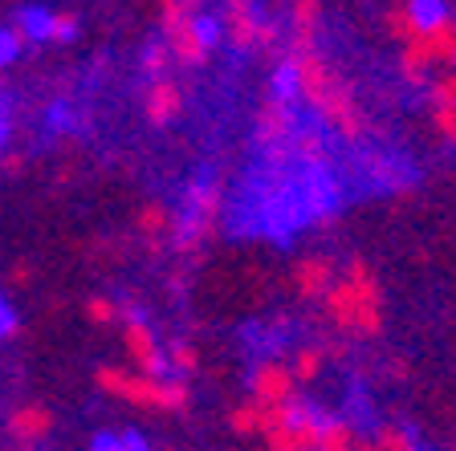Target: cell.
Here are the masks:
<instances>
[{"label":"cell","mask_w":456,"mask_h":451,"mask_svg":"<svg viewBox=\"0 0 456 451\" xmlns=\"http://www.w3.org/2000/svg\"><path fill=\"white\" fill-rule=\"evenodd\" d=\"M285 61L294 66L297 74V98L318 114V123L330 126L342 142H362L367 134V114H362L359 98L342 74L326 61L318 49H305V53H285Z\"/></svg>","instance_id":"6da1fadb"},{"label":"cell","mask_w":456,"mask_h":451,"mask_svg":"<svg viewBox=\"0 0 456 451\" xmlns=\"http://www.w3.org/2000/svg\"><path fill=\"white\" fill-rule=\"evenodd\" d=\"M94 386L114 403H126L134 411L151 415H183L191 407V386L188 378L175 374H142L134 366H118V362H102L94 370Z\"/></svg>","instance_id":"7a4b0ae2"},{"label":"cell","mask_w":456,"mask_h":451,"mask_svg":"<svg viewBox=\"0 0 456 451\" xmlns=\"http://www.w3.org/2000/svg\"><path fill=\"white\" fill-rule=\"evenodd\" d=\"M322 310H326V321H330L338 334H346V338L370 342L383 334V297L359 293L346 277H338V281L322 293Z\"/></svg>","instance_id":"3957f363"},{"label":"cell","mask_w":456,"mask_h":451,"mask_svg":"<svg viewBox=\"0 0 456 451\" xmlns=\"http://www.w3.org/2000/svg\"><path fill=\"white\" fill-rule=\"evenodd\" d=\"M220 212H224V183L220 179H200L188 188L180 212V228H175V253H196L200 245H208L220 228Z\"/></svg>","instance_id":"277c9868"},{"label":"cell","mask_w":456,"mask_h":451,"mask_svg":"<svg viewBox=\"0 0 456 451\" xmlns=\"http://www.w3.org/2000/svg\"><path fill=\"white\" fill-rule=\"evenodd\" d=\"M159 41L167 45L171 61L180 69H200L212 61V49L220 45V28H216V20H208V17H188V20H180V25L163 28Z\"/></svg>","instance_id":"5b68a950"},{"label":"cell","mask_w":456,"mask_h":451,"mask_svg":"<svg viewBox=\"0 0 456 451\" xmlns=\"http://www.w3.org/2000/svg\"><path fill=\"white\" fill-rule=\"evenodd\" d=\"M118 342H123V354L131 358L134 370H142V374H167V354H163L159 338H155L151 321L134 310V301H123Z\"/></svg>","instance_id":"8992f818"},{"label":"cell","mask_w":456,"mask_h":451,"mask_svg":"<svg viewBox=\"0 0 456 451\" xmlns=\"http://www.w3.org/2000/svg\"><path fill=\"white\" fill-rule=\"evenodd\" d=\"M53 431H57L53 407L37 403V399H20V403H12L4 411V439L17 451H37Z\"/></svg>","instance_id":"52a82bcc"},{"label":"cell","mask_w":456,"mask_h":451,"mask_svg":"<svg viewBox=\"0 0 456 451\" xmlns=\"http://www.w3.org/2000/svg\"><path fill=\"white\" fill-rule=\"evenodd\" d=\"M183 110H188V94H183V85L175 82V77L171 74L142 77V85H139L142 123L155 126V131H167V126H175L183 118Z\"/></svg>","instance_id":"ba28073f"},{"label":"cell","mask_w":456,"mask_h":451,"mask_svg":"<svg viewBox=\"0 0 456 451\" xmlns=\"http://www.w3.org/2000/svg\"><path fill=\"white\" fill-rule=\"evenodd\" d=\"M265 12L256 0H224L220 4V17H216V28H220V41L237 53H253L261 45V28H265Z\"/></svg>","instance_id":"9c48e42d"},{"label":"cell","mask_w":456,"mask_h":451,"mask_svg":"<svg viewBox=\"0 0 456 451\" xmlns=\"http://www.w3.org/2000/svg\"><path fill=\"white\" fill-rule=\"evenodd\" d=\"M318 431H322V415L294 403L289 423L269 427L261 439H265V451H318Z\"/></svg>","instance_id":"30bf717a"},{"label":"cell","mask_w":456,"mask_h":451,"mask_svg":"<svg viewBox=\"0 0 456 451\" xmlns=\"http://www.w3.org/2000/svg\"><path fill=\"white\" fill-rule=\"evenodd\" d=\"M297 131V110L294 102H285L277 94H265L256 102V114H253V139L256 147H281L289 142Z\"/></svg>","instance_id":"8fae6325"},{"label":"cell","mask_w":456,"mask_h":451,"mask_svg":"<svg viewBox=\"0 0 456 451\" xmlns=\"http://www.w3.org/2000/svg\"><path fill=\"white\" fill-rule=\"evenodd\" d=\"M131 228H134V236H139L142 245L151 248V253H159L163 245L175 240L180 212L167 207L163 199H142V204H134V212H131Z\"/></svg>","instance_id":"7c38bea8"},{"label":"cell","mask_w":456,"mask_h":451,"mask_svg":"<svg viewBox=\"0 0 456 451\" xmlns=\"http://www.w3.org/2000/svg\"><path fill=\"white\" fill-rule=\"evenodd\" d=\"M248 395L261 399V403H294L297 399V378L289 370V362H277V358H261L248 374Z\"/></svg>","instance_id":"4fadbf2b"},{"label":"cell","mask_w":456,"mask_h":451,"mask_svg":"<svg viewBox=\"0 0 456 451\" xmlns=\"http://www.w3.org/2000/svg\"><path fill=\"white\" fill-rule=\"evenodd\" d=\"M318 28H322V0H294L289 4V49L285 53L318 49Z\"/></svg>","instance_id":"5bb4252c"},{"label":"cell","mask_w":456,"mask_h":451,"mask_svg":"<svg viewBox=\"0 0 456 451\" xmlns=\"http://www.w3.org/2000/svg\"><path fill=\"white\" fill-rule=\"evenodd\" d=\"M334 281H338V277H334V261L322 253H310L294 264V289H297V297H305V301H318Z\"/></svg>","instance_id":"9a60e30c"},{"label":"cell","mask_w":456,"mask_h":451,"mask_svg":"<svg viewBox=\"0 0 456 451\" xmlns=\"http://www.w3.org/2000/svg\"><path fill=\"white\" fill-rule=\"evenodd\" d=\"M424 41H428V49H432V61H436V66H456V17L440 12L436 20H428Z\"/></svg>","instance_id":"2e32d148"},{"label":"cell","mask_w":456,"mask_h":451,"mask_svg":"<svg viewBox=\"0 0 456 451\" xmlns=\"http://www.w3.org/2000/svg\"><path fill=\"white\" fill-rule=\"evenodd\" d=\"M82 318H86V326L110 329L123 321V301H114L110 293H90V297L82 301Z\"/></svg>","instance_id":"e0dca14e"},{"label":"cell","mask_w":456,"mask_h":451,"mask_svg":"<svg viewBox=\"0 0 456 451\" xmlns=\"http://www.w3.org/2000/svg\"><path fill=\"white\" fill-rule=\"evenodd\" d=\"M383 25H387V33L399 41V45H408V41H416L419 33H424V20L416 17L411 4H391V9L383 12Z\"/></svg>","instance_id":"ac0fdd59"},{"label":"cell","mask_w":456,"mask_h":451,"mask_svg":"<svg viewBox=\"0 0 456 451\" xmlns=\"http://www.w3.org/2000/svg\"><path fill=\"white\" fill-rule=\"evenodd\" d=\"M77 37V12L69 9H49L41 12V41L49 45H66V41Z\"/></svg>","instance_id":"d6986e66"},{"label":"cell","mask_w":456,"mask_h":451,"mask_svg":"<svg viewBox=\"0 0 456 451\" xmlns=\"http://www.w3.org/2000/svg\"><path fill=\"white\" fill-rule=\"evenodd\" d=\"M151 12L163 33V28L180 25V20H188V17H204V0H151Z\"/></svg>","instance_id":"ffe728a7"},{"label":"cell","mask_w":456,"mask_h":451,"mask_svg":"<svg viewBox=\"0 0 456 451\" xmlns=\"http://www.w3.org/2000/svg\"><path fill=\"white\" fill-rule=\"evenodd\" d=\"M289 370H294L297 386L318 383V378H322V370H326V350H318V346H302V350L294 354V362H289Z\"/></svg>","instance_id":"44dd1931"},{"label":"cell","mask_w":456,"mask_h":451,"mask_svg":"<svg viewBox=\"0 0 456 451\" xmlns=\"http://www.w3.org/2000/svg\"><path fill=\"white\" fill-rule=\"evenodd\" d=\"M354 427L346 419H322V431H318V451H351L354 447Z\"/></svg>","instance_id":"7402d4cb"},{"label":"cell","mask_w":456,"mask_h":451,"mask_svg":"<svg viewBox=\"0 0 456 451\" xmlns=\"http://www.w3.org/2000/svg\"><path fill=\"white\" fill-rule=\"evenodd\" d=\"M163 354H167V374L175 378H191L200 370V350L191 342H171Z\"/></svg>","instance_id":"603a6c76"},{"label":"cell","mask_w":456,"mask_h":451,"mask_svg":"<svg viewBox=\"0 0 456 451\" xmlns=\"http://www.w3.org/2000/svg\"><path fill=\"white\" fill-rule=\"evenodd\" d=\"M375 447L379 451H419V443L411 439V431L408 427H399V423H383V427H375Z\"/></svg>","instance_id":"cb8c5ba5"},{"label":"cell","mask_w":456,"mask_h":451,"mask_svg":"<svg viewBox=\"0 0 456 451\" xmlns=\"http://www.w3.org/2000/svg\"><path fill=\"white\" fill-rule=\"evenodd\" d=\"M297 163H330L326 159V134L322 131H294Z\"/></svg>","instance_id":"d4e9b609"},{"label":"cell","mask_w":456,"mask_h":451,"mask_svg":"<svg viewBox=\"0 0 456 451\" xmlns=\"http://www.w3.org/2000/svg\"><path fill=\"white\" fill-rule=\"evenodd\" d=\"M37 285V264L28 261V256H17V261H9V269H4V289L9 293H25Z\"/></svg>","instance_id":"484cf974"},{"label":"cell","mask_w":456,"mask_h":451,"mask_svg":"<svg viewBox=\"0 0 456 451\" xmlns=\"http://www.w3.org/2000/svg\"><path fill=\"white\" fill-rule=\"evenodd\" d=\"M171 53H167V45L163 41H151V45L139 53V69H142V77H163V74H171Z\"/></svg>","instance_id":"4316f807"},{"label":"cell","mask_w":456,"mask_h":451,"mask_svg":"<svg viewBox=\"0 0 456 451\" xmlns=\"http://www.w3.org/2000/svg\"><path fill=\"white\" fill-rule=\"evenodd\" d=\"M432 102L444 106V110H456V69H448V74H440L436 82H432Z\"/></svg>","instance_id":"83f0119b"},{"label":"cell","mask_w":456,"mask_h":451,"mask_svg":"<svg viewBox=\"0 0 456 451\" xmlns=\"http://www.w3.org/2000/svg\"><path fill=\"white\" fill-rule=\"evenodd\" d=\"M411 9H416V17L428 25V20H436L440 12H444V4H440V0H411Z\"/></svg>","instance_id":"f1b7e54d"},{"label":"cell","mask_w":456,"mask_h":451,"mask_svg":"<svg viewBox=\"0 0 456 451\" xmlns=\"http://www.w3.org/2000/svg\"><path fill=\"white\" fill-rule=\"evenodd\" d=\"M118 451H147V443H142L139 435H123V439H118Z\"/></svg>","instance_id":"f546056e"},{"label":"cell","mask_w":456,"mask_h":451,"mask_svg":"<svg viewBox=\"0 0 456 451\" xmlns=\"http://www.w3.org/2000/svg\"><path fill=\"white\" fill-rule=\"evenodd\" d=\"M12 57H17V49L9 45V37H4V28H0V66H4V61H12Z\"/></svg>","instance_id":"4dcf8cb0"},{"label":"cell","mask_w":456,"mask_h":451,"mask_svg":"<svg viewBox=\"0 0 456 451\" xmlns=\"http://www.w3.org/2000/svg\"><path fill=\"white\" fill-rule=\"evenodd\" d=\"M94 451H118V443H114V439H98Z\"/></svg>","instance_id":"1f68e13d"},{"label":"cell","mask_w":456,"mask_h":451,"mask_svg":"<svg viewBox=\"0 0 456 451\" xmlns=\"http://www.w3.org/2000/svg\"><path fill=\"white\" fill-rule=\"evenodd\" d=\"M4 4H25V0H4Z\"/></svg>","instance_id":"d6a6232c"},{"label":"cell","mask_w":456,"mask_h":451,"mask_svg":"<svg viewBox=\"0 0 456 451\" xmlns=\"http://www.w3.org/2000/svg\"><path fill=\"white\" fill-rule=\"evenodd\" d=\"M0 90H4V74H0Z\"/></svg>","instance_id":"836d02e7"},{"label":"cell","mask_w":456,"mask_h":451,"mask_svg":"<svg viewBox=\"0 0 456 451\" xmlns=\"http://www.w3.org/2000/svg\"><path fill=\"white\" fill-rule=\"evenodd\" d=\"M285 4H294V0H285Z\"/></svg>","instance_id":"e575fe53"}]
</instances>
